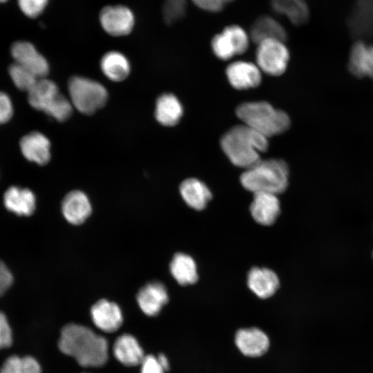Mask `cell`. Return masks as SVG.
Here are the masks:
<instances>
[{
    "label": "cell",
    "mask_w": 373,
    "mask_h": 373,
    "mask_svg": "<svg viewBox=\"0 0 373 373\" xmlns=\"http://www.w3.org/2000/svg\"><path fill=\"white\" fill-rule=\"evenodd\" d=\"M90 314L94 325L106 333L117 331L123 322L119 307L115 303L106 299L96 302L90 309Z\"/></svg>",
    "instance_id": "14"
},
{
    "label": "cell",
    "mask_w": 373,
    "mask_h": 373,
    "mask_svg": "<svg viewBox=\"0 0 373 373\" xmlns=\"http://www.w3.org/2000/svg\"><path fill=\"white\" fill-rule=\"evenodd\" d=\"M8 0H0V3H3V2H6Z\"/></svg>",
    "instance_id": "41"
},
{
    "label": "cell",
    "mask_w": 373,
    "mask_h": 373,
    "mask_svg": "<svg viewBox=\"0 0 373 373\" xmlns=\"http://www.w3.org/2000/svg\"><path fill=\"white\" fill-rule=\"evenodd\" d=\"M23 157L39 165L46 164L50 159V143L41 133L33 131L25 135L19 142Z\"/></svg>",
    "instance_id": "16"
},
{
    "label": "cell",
    "mask_w": 373,
    "mask_h": 373,
    "mask_svg": "<svg viewBox=\"0 0 373 373\" xmlns=\"http://www.w3.org/2000/svg\"><path fill=\"white\" fill-rule=\"evenodd\" d=\"M99 21L108 34L124 36L131 32L135 18L132 11L124 6H107L99 13Z\"/></svg>",
    "instance_id": "8"
},
{
    "label": "cell",
    "mask_w": 373,
    "mask_h": 373,
    "mask_svg": "<svg viewBox=\"0 0 373 373\" xmlns=\"http://www.w3.org/2000/svg\"><path fill=\"white\" fill-rule=\"evenodd\" d=\"M247 285L256 296L265 299L272 296L278 290L279 279L269 269L254 267L248 273Z\"/></svg>",
    "instance_id": "20"
},
{
    "label": "cell",
    "mask_w": 373,
    "mask_h": 373,
    "mask_svg": "<svg viewBox=\"0 0 373 373\" xmlns=\"http://www.w3.org/2000/svg\"><path fill=\"white\" fill-rule=\"evenodd\" d=\"M224 1H225L226 3H229V2L232 1L233 0H224Z\"/></svg>",
    "instance_id": "40"
},
{
    "label": "cell",
    "mask_w": 373,
    "mask_h": 373,
    "mask_svg": "<svg viewBox=\"0 0 373 373\" xmlns=\"http://www.w3.org/2000/svg\"><path fill=\"white\" fill-rule=\"evenodd\" d=\"M236 113L244 124L267 138L284 133L290 126L289 115L267 102L242 103L236 108Z\"/></svg>",
    "instance_id": "4"
},
{
    "label": "cell",
    "mask_w": 373,
    "mask_h": 373,
    "mask_svg": "<svg viewBox=\"0 0 373 373\" xmlns=\"http://www.w3.org/2000/svg\"><path fill=\"white\" fill-rule=\"evenodd\" d=\"M0 373H41V366L33 357L11 356L3 363Z\"/></svg>",
    "instance_id": "29"
},
{
    "label": "cell",
    "mask_w": 373,
    "mask_h": 373,
    "mask_svg": "<svg viewBox=\"0 0 373 373\" xmlns=\"http://www.w3.org/2000/svg\"><path fill=\"white\" fill-rule=\"evenodd\" d=\"M113 352L117 360L126 366L140 365L145 356L137 339L129 334H123L116 338Z\"/></svg>",
    "instance_id": "21"
},
{
    "label": "cell",
    "mask_w": 373,
    "mask_h": 373,
    "mask_svg": "<svg viewBox=\"0 0 373 373\" xmlns=\"http://www.w3.org/2000/svg\"><path fill=\"white\" fill-rule=\"evenodd\" d=\"M48 0H17L19 8L26 16L34 18L45 9Z\"/></svg>",
    "instance_id": "33"
},
{
    "label": "cell",
    "mask_w": 373,
    "mask_h": 373,
    "mask_svg": "<svg viewBox=\"0 0 373 373\" xmlns=\"http://www.w3.org/2000/svg\"><path fill=\"white\" fill-rule=\"evenodd\" d=\"M200 9L209 12H219L226 4L224 0H191Z\"/></svg>",
    "instance_id": "38"
},
{
    "label": "cell",
    "mask_w": 373,
    "mask_h": 373,
    "mask_svg": "<svg viewBox=\"0 0 373 373\" xmlns=\"http://www.w3.org/2000/svg\"><path fill=\"white\" fill-rule=\"evenodd\" d=\"M141 365V373H165L166 371L159 362L157 357L152 354L145 355Z\"/></svg>",
    "instance_id": "36"
},
{
    "label": "cell",
    "mask_w": 373,
    "mask_h": 373,
    "mask_svg": "<svg viewBox=\"0 0 373 373\" xmlns=\"http://www.w3.org/2000/svg\"><path fill=\"white\" fill-rule=\"evenodd\" d=\"M347 66L355 77L373 79V43L356 39L350 48Z\"/></svg>",
    "instance_id": "10"
},
{
    "label": "cell",
    "mask_w": 373,
    "mask_h": 373,
    "mask_svg": "<svg viewBox=\"0 0 373 373\" xmlns=\"http://www.w3.org/2000/svg\"><path fill=\"white\" fill-rule=\"evenodd\" d=\"M137 304L147 316L157 315L169 301L166 288L159 281H152L143 286L138 291Z\"/></svg>",
    "instance_id": "15"
},
{
    "label": "cell",
    "mask_w": 373,
    "mask_h": 373,
    "mask_svg": "<svg viewBox=\"0 0 373 373\" xmlns=\"http://www.w3.org/2000/svg\"><path fill=\"white\" fill-rule=\"evenodd\" d=\"M13 115L11 99L6 93L0 91V124L8 122Z\"/></svg>",
    "instance_id": "35"
},
{
    "label": "cell",
    "mask_w": 373,
    "mask_h": 373,
    "mask_svg": "<svg viewBox=\"0 0 373 373\" xmlns=\"http://www.w3.org/2000/svg\"><path fill=\"white\" fill-rule=\"evenodd\" d=\"M273 10L286 16L295 25L305 24L309 11L305 0H271Z\"/></svg>",
    "instance_id": "28"
},
{
    "label": "cell",
    "mask_w": 373,
    "mask_h": 373,
    "mask_svg": "<svg viewBox=\"0 0 373 373\" xmlns=\"http://www.w3.org/2000/svg\"><path fill=\"white\" fill-rule=\"evenodd\" d=\"M253 218L262 225L274 223L280 213V202L277 195L270 193H254L250 205Z\"/></svg>",
    "instance_id": "17"
},
{
    "label": "cell",
    "mask_w": 373,
    "mask_h": 373,
    "mask_svg": "<svg viewBox=\"0 0 373 373\" xmlns=\"http://www.w3.org/2000/svg\"><path fill=\"white\" fill-rule=\"evenodd\" d=\"M249 43V37L245 30L239 26L232 25L213 37L211 48L217 57L227 60L245 52Z\"/></svg>",
    "instance_id": "7"
},
{
    "label": "cell",
    "mask_w": 373,
    "mask_h": 373,
    "mask_svg": "<svg viewBox=\"0 0 373 373\" xmlns=\"http://www.w3.org/2000/svg\"><path fill=\"white\" fill-rule=\"evenodd\" d=\"M170 271L175 280L181 285H188L198 280L197 267L194 260L184 253L174 255Z\"/></svg>",
    "instance_id": "27"
},
{
    "label": "cell",
    "mask_w": 373,
    "mask_h": 373,
    "mask_svg": "<svg viewBox=\"0 0 373 373\" xmlns=\"http://www.w3.org/2000/svg\"><path fill=\"white\" fill-rule=\"evenodd\" d=\"M8 73L15 86L18 89L27 93L39 79L30 70L15 62L9 66Z\"/></svg>",
    "instance_id": "30"
},
{
    "label": "cell",
    "mask_w": 373,
    "mask_h": 373,
    "mask_svg": "<svg viewBox=\"0 0 373 373\" xmlns=\"http://www.w3.org/2000/svg\"><path fill=\"white\" fill-rule=\"evenodd\" d=\"M59 94L52 81L40 78L28 92V101L32 108L45 113Z\"/></svg>",
    "instance_id": "24"
},
{
    "label": "cell",
    "mask_w": 373,
    "mask_h": 373,
    "mask_svg": "<svg viewBox=\"0 0 373 373\" xmlns=\"http://www.w3.org/2000/svg\"><path fill=\"white\" fill-rule=\"evenodd\" d=\"M284 42L267 39L257 44L256 62L260 70L272 76H279L285 71L289 52Z\"/></svg>",
    "instance_id": "6"
},
{
    "label": "cell",
    "mask_w": 373,
    "mask_h": 373,
    "mask_svg": "<svg viewBox=\"0 0 373 373\" xmlns=\"http://www.w3.org/2000/svg\"><path fill=\"white\" fill-rule=\"evenodd\" d=\"M73 107L70 100L59 94L45 113L58 121L63 122L69 118L73 112Z\"/></svg>",
    "instance_id": "31"
},
{
    "label": "cell",
    "mask_w": 373,
    "mask_h": 373,
    "mask_svg": "<svg viewBox=\"0 0 373 373\" xmlns=\"http://www.w3.org/2000/svg\"><path fill=\"white\" fill-rule=\"evenodd\" d=\"M100 66L104 75L113 82L124 80L131 70L127 58L117 51L106 53L102 58Z\"/></svg>",
    "instance_id": "26"
},
{
    "label": "cell",
    "mask_w": 373,
    "mask_h": 373,
    "mask_svg": "<svg viewBox=\"0 0 373 373\" xmlns=\"http://www.w3.org/2000/svg\"><path fill=\"white\" fill-rule=\"evenodd\" d=\"M347 24L357 39L373 35V0H355Z\"/></svg>",
    "instance_id": "12"
},
{
    "label": "cell",
    "mask_w": 373,
    "mask_h": 373,
    "mask_svg": "<svg viewBox=\"0 0 373 373\" xmlns=\"http://www.w3.org/2000/svg\"><path fill=\"white\" fill-rule=\"evenodd\" d=\"M186 0H164L162 8L163 17L168 24L180 19L185 14Z\"/></svg>",
    "instance_id": "32"
},
{
    "label": "cell",
    "mask_w": 373,
    "mask_h": 373,
    "mask_svg": "<svg viewBox=\"0 0 373 373\" xmlns=\"http://www.w3.org/2000/svg\"><path fill=\"white\" fill-rule=\"evenodd\" d=\"M249 36L253 42L258 44L267 39L285 41L287 35L278 21L269 16L262 15L251 25Z\"/></svg>",
    "instance_id": "22"
},
{
    "label": "cell",
    "mask_w": 373,
    "mask_h": 373,
    "mask_svg": "<svg viewBox=\"0 0 373 373\" xmlns=\"http://www.w3.org/2000/svg\"><path fill=\"white\" fill-rule=\"evenodd\" d=\"M15 62L26 68L39 79L45 77L49 71L46 58L30 42H15L10 48Z\"/></svg>",
    "instance_id": "11"
},
{
    "label": "cell",
    "mask_w": 373,
    "mask_h": 373,
    "mask_svg": "<svg viewBox=\"0 0 373 373\" xmlns=\"http://www.w3.org/2000/svg\"><path fill=\"white\" fill-rule=\"evenodd\" d=\"M159 362L166 371L169 369V362L167 357L164 354H160L157 356Z\"/></svg>",
    "instance_id": "39"
},
{
    "label": "cell",
    "mask_w": 373,
    "mask_h": 373,
    "mask_svg": "<svg viewBox=\"0 0 373 373\" xmlns=\"http://www.w3.org/2000/svg\"><path fill=\"white\" fill-rule=\"evenodd\" d=\"M180 194L184 202L195 210L204 209L212 198L207 186L196 178H188L180 186Z\"/></svg>",
    "instance_id": "23"
},
{
    "label": "cell",
    "mask_w": 373,
    "mask_h": 373,
    "mask_svg": "<svg viewBox=\"0 0 373 373\" xmlns=\"http://www.w3.org/2000/svg\"><path fill=\"white\" fill-rule=\"evenodd\" d=\"M3 200L5 207L19 216H29L36 208L35 195L26 188L12 186L5 191Z\"/></svg>",
    "instance_id": "19"
},
{
    "label": "cell",
    "mask_w": 373,
    "mask_h": 373,
    "mask_svg": "<svg viewBox=\"0 0 373 373\" xmlns=\"http://www.w3.org/2000/svg\"><path fill=\"white\" fill-rule=\"evenodd\" d=\"M12 343V333L5 314L0 312V350L9 347Z\"/></svg>",
    "instance_id": "34"
},
{
    "label": "cell",
    "mask_w": 373,
    "mask_h": 373,
    "mask_svg": "<svg viewBox=\"0 0 373 373\" xmlns=\"http://www.w3.org/2000/svg\"><path fill=\"white\" fill-rule=\"evenodd\" d=\"M68 92L73 106L86 115H91L102 108L108 99V92L102 84L83 77L70 78Z\"/></svg>",
    "instance_id": "5"
},
{
    "label": "cell",
    "mask_w": 373,
    "mask_h": 373,
    "mask_svg": "<svg viewBox=\"0 0 373 373\" xmlns=\"http://www.w3.org/2000/svg\"><path fill=\"white\" fill-rule=\"evenodd\" d=\"M372 257H373V252H372Z\"/></svg>",
    "instance_id": "42"
},
{
    "label": "cell",
    "mask_w": 373,
    "mask_h": 373,
    "mask_svg": "<svg viewBox=\"0 0 373 373\" xmlns=\"http://www.w3.org/2000/svg\"><path fill=\"white\" fill-rule=\"evenodd\" d=\"M182 114L183 107L174 95L165 93L157 98L155 116L157 121L162 125L166 126L176 125Z\"/></svg>",
    "instance_id": "25"
},
{
    "label": "cell",
    "mask_w": 373,
    "mask_h": 373,
    "mask_svg": "<svg viewBox=\"0 0 373 373\" xmlns=\"http://www.w3.org/2000/svg\"><path fill=\"white\" fill-rule=\"evenodd\" d=\"M267 137L242 124L228 130L220 140V146L234 165L248 169L260 160V153L268 148Z\"/></svg>",
    "instance_id": "2"
},
{
    "label": "cell",
    "mask_w": 373,
    "mask_h": 373,
    "mask_svg": "<svg viewBox=\"0 0 373 373\" xmlns=\"http://www.w3.org/2000/svg\"><path fill=\"white\" fill-rule=\"evenodd\" d=\"M13 283V276L6 266L0 260V296H3Z\"/></svg>",
    "instance_id": "37"
},
{
    "label": "cell",
    "mask_w": 373,
    "mask_h": 373,
    "mask_svg": "<svg viewBox=\"0 0 373 373\" xmlns=\"http://www.w3.org/2000/svg\"><path fill=\"white\" fill-rule=\"evenodd\" d=\"M58 347L63 354L73 357L83 367H101L108 358L106 339L90 328L75 323L62 328Z\"/></svg>",
    "instance_id": "1"
},
{
    "label": "cell",
    "mask_w": 373,
    "mask_h": 373,
    "mask_svg": "<svg viewBox=\"0 0 373 373\" xmlns=\"http://www.w3.org/2000/svg\"><path fill=\"white\" fill-rule=\"evenodd\" d=\"M289 168L280 159L260 160L246 169L240 176L242 185L254 193H270L278 195L288 186Z\"/></svg>",
    "instance_id": "3"
},
{
    "label": "cell",
    "mask_w": 373,
    "mask_h": 373,
    "mask_svg": "<svg viewBox=\"0 0 373 373\" xmlns=\"http://www.w3.org/2000/svg\"><path fill=\"white\" fill-rule=\"evenodd\" d=\"M234 343L238 351L249 358L262 356L270 347L268 335L257 327L239 329L236 332Z\"/></svg>",
    "instance_id": "9"
},
{
    "label": "cell",
    "mask_w": 373,
    "mask_h": 373,
    "mask_svg": "<svg viewBox=\"0 0 373 373\" xmlns=\"http://www.w3.org/2000/svg\"><path fill=\"white\" fill-rule=\"evenodd\" d=\"M92 207L87 195L79 190L67 193L61 202V211L66 220L73 224L83 223L90 215Z\"/></svg>",
    "instance_id": "18"
},
{
    "label": "cell",
    "mask_w": 373,
    "mask_h": 373,
    "mask_svg": "<svg viewBox=\"0 0 373 373\" xmlns=\"http://www.w3.org/2000/svg\"><path fill=\"white\" fill-rule=\"evenodd\" d=\"M230 84L238 90H247L258 86L262 80L260 69L251 62L238 61L226 68Z\"/></svg>",
    "instance_id": "13"
}]
</instances>
